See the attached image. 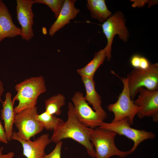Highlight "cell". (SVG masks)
<instances>
[{
    "label": "cell",
    "mask_w": 158,
    "mask_h": 158,
    "mask_svg": "<svg viewBox=\"0 0 158 158\" xmlns=\"http://www.w3.org/2000/svg\"><path fill=\"white\" fill-rule=\"evenodd\" d=\"M128 118H125L118 121L110 123L102 122L99 128L113 131L117 134L123 135L132 140L134 144L130 150L133 153L142 142L148 139H153L155 135L151 131L136 129L130 126Z\"/></svg>",
    "instance_id": "52a82bcc"
},
{
    "label": "cell",
    "mask_w": 158,
    "mask_h": 158,
    "mask_svg": "<svg viewBox=\"0 0 158 158\" xmlns=\"http://www.w3.org/2000/svg\"><path fill=\"white\" fill-rule=\"evenodd\" d=\"M81 80L86 90V95L84 97L85 99L92 105L95 111L105 112L101 105V97L96 90L93 78L82 77Z\"/></svg>",
    "instance_id": "2e32d148"
},
{
    "label": "cell",
    "mask_w": 158,
    "mask_h": 158,
    "mask_svg": "<svg viewBox=\"0 0 158 158\" xmlns=\"http://www.w3.org/2000/svg\"><path fill=\"white\" fill-rule=\"evenodd\" d=\"M3 84L2 82L0 81V102L2 103L3 102L1 99V96L4 91Z\"/></svg>",
    "instance_id": "484cf974"
},
{
    "label": "cell",
    "mask_w": 158,
    "mask_h": 158,
    "mask_svg": "<svg viewBox=\"0 0 158 158\" xmlns=\"http://www.w3.org/2000/svg\"><path fill=\"white\" fill-rule=\"evenodd\" d=\"M76 1L65 0L58 17L49 29V34L50 36H53L56 32L70 23V20L75 18L79 13V9L75 6Z\"/></svg>",
    "instance_id": "5bb4252c"
},
{
    "label": "cell",
    "mask_w": 158,
    "mask_h": 158,
    "mask_svg": "<svg viewBox=\"0 0 158 158\" xmlns=\"http://www.w3.org/2000/svg\"><path fill=\"white\" fill-rule=\"evenodd\" d=\"M102 28L107 40L105 47L107 58L109 61L111 57L112 44L114 36L118 35L120 39L126 42L128 37V33L123 16L119 12L115 13L108 18L102 24Z\"/></svg>",
    "instance_id": "9c48e42d"
},
{
    "label": "cell",
    "mask_w": 158,
    "mask_h": 158,
    "mask_svg": "<svg viewBox=\"0 0 158 158\" xmlns=\"http://www.w3.org/2000/svg\"><path fill=\"white\" fill-rule=\"evenodd\" d=\"M107 57V49H104L95 53L93 58L85 66L78 69L77 73L82 77L93 78L95 73Z\"/></svg>",
    "instance_id": "e0dca14e"
},
{
    "label": "cell",
    "mask_w": 158,
    "mask_h": 158,
    "mask_svg": "<svg viewBox=\"0 0 158 158\" xmlns=\"http://www.w3.org/2000/svg\"><path fill=\"white\" fill-rule=\"evenodd\" d=\"M65 2L64 0H34V3L45 4L54 13L55 18L58 17Z\"/></svg>",
    "instance_id": "44dd1931"
},
{
    "label": "cell",
    "mask_w": 158,
    "mask_h": 158,
    "mask_svg": "<svg viewBox=\"0 0 158 158\" xmlns=\"http://www.w3.org/2000/svg\"><path fill=\"white\" fill-rule=\"evenodd\" d=\"M15 88L17 93L12 100L14 103L16 101L18 102L14 108L16 113L36 106L39 96L47 90L44 80L42 76L26 79L17 84Z\"/></svg>",
    "instance_id": "7a4b0ae2"
},
{
    "label": "cell",
    "mask_w": 158,
    "mask_h": 158,
    "mask_svg": "<svg viewBox=\"0 0 158 158\" xmlns=\"http://www.w3.org/2000/svg\"><path fill=\"white\" fill-rule=\"evenodd\" d=\"M116 135L113 131L99 127L93 129L90 139L95 148L96 158H109L114 156L123 158L133 153L130 150L123 151L117 148L114 141Z\"/></svg>",
    "instance_id": "3957f363"
},
{
    "label": "cell",
    "mask_w": 158,
    "mask_h": 158,
    "mask_svg": "<svg viewBox=\"0 0 158 158\" xmlns=\"http://www.w3.org/2000/svg\"><path fill=\"white\" fill-rule=\"evenodd\" d=\"M67 115L66 121H63L53 130L51 142L56 143L64 139H72L83 145L90 156L96 158L95 151L90 139L93 129L86 127L79 121L71 102L68 104Z\"/></svg>",
    "instance_id": "6da1fadb"
},
{
    "label": "cell",
    "mask_w": 158,
    "mask_h": 158,
    "mask_svg": "<svg viewBox=\"0 0 158 158\" xmlns=\"http://www.w3.org/2000/svg\"><path fill=\"white\" fill-rule=\"evenodd\" d=\"M37 107L35 106L16 114L14 124L18 130L15 132L18 137L24 140H30L44 129L43 125L37 119Z\"/></svg>",
    "instance_id": "8992f818"
},
{
    "label": "cell",
    "mask_w": 158,
    "mask_h": 158,
    "mask_svg": "<svg viewBox=\"0 0 158 158\" xmlns=\"http://www.w3.org/2000/svg\"><path fill=\"white\" fill-rule=\"evenodd\" d=\"M37 119L47 130H53L61 122L63 121L56 116L51 115L46 111L37 116Z\"/></svg>",
    "instance_id": "ffe728a7"
},
{
    "label": "cell",
    "mask_w": 158,
    "mask_h": 158,
    "mask_svg": "<svg viewBox=\"0 0 158 158\" xmlns=\"http://www.w3.org/2000/svg\"><path fill=\"white\" fill-rule=\"evenodd\" d=\"M4 147H1L0 148V158H13L14 156V153L13 152H10L6 154H2V151Z\"/></svg>",
    "instance_id": "d4e9b609"
},
{
    "label": "cell",
    "mask_w": 158,
    "mask_h": 158,
    "mask_svg": "<svg viewBox=\"0 0 158 158\" xmlns=\"http://www.w3.org/2000/svg\"><path fill=\"white\" fill-rule=\"evenodd\" d=\"M17 18L21 25L22 38L29 41L34 36L32 28L34 15L32 11L34 0H17Z\"/></svg>",
    "instance_id": "8fae6325"
},
{
    "label": "cell",
    "mask_w": 158,
    "mask_h": 158,
    "mask_svg": "<svg viewBox=\"0 0 158 158\" xmlns=\"http://www.w3.org/2000/svg\"><path fill=\"white\" fill-rule=\"evenodd\" d=\"M138 97L133 101L139 108L137 114L141 119L145 117H151L154 121H158V90H151L142 87L138 90Z\"/></svg>",
    "instance_id": "30bf717a"
},
{
    "label": "cell",
    "mask_w": 158,
    "mask_h": 158,
    "mask_svg": "<svg viewBox=\"0 0 158 158\" xmlns=\"http://www.w3.org/2000/svg\"><path fill=\"white\" fill-rule=\"evenodd\" d=\"M56 143V146L53 151L47 154H45L43 158H61L62 142L61 141Z\"/></svg>",
    "instance_id": "7402d4cb"
},
{
    "label": "cell",
    "mask_w": 158,
    "mask_h": 158,
    "mask_svg": "<svg viewBox=\"0 0 158 158\" xmlns=\"http://www.w3.org/2000/svg\"><path fill=\"white\" fill-rule=\"evenodd\" d=\"M71 99L77 118L86 127L92 129L98 127L107 118L106 112L94 111L87 102L82 92H75Z\"/></svg>",
    "instance_id": "ba28073f"
},
{
    "label": "cell",
    "mask_w": 158,
    "mask_h": 158,
    "mask_svg": "<svg viewBox=\"0 0 158 158\" xmlns=\"http://www.w3.org/2000/svg\"><path fill=\"white\" fill-rule=\"evenodd\" d=\"M11 139L18 141L22 144L23 154L26 158H43L46 147L51 142L47 134L42 135L33 141L25 140L18 137L14 131Z\"/></svg>",
    "instance_id": "7c38bea8"
},
{
    "label": "cell",
    "mask_w": 158,
    "mask_h": 158,
    "mask_svg": "<svg viewBox=\"0 0 158 158\" xmlns=\"http://www.w3.org/2000/svg\"><path fill=\"white\" fill-rule=\"evenodd\" d=\"M142 56L139 54H135L131 56L130 59V63L134 68H139Z\"/></svg>",
    "instance_id": "603a6c76"
},
{
    "label": "cell",
    "mask_w": 158,
    "mask_h": 158,
    "mask_svg": "<svg viewBox=\"0 0 158 158\" xmlns=\"http://www.w3.org/2000/svg\"><path fill=\"white\" fill-rule=\"evenodd\" d=\"M22 34L21 28L15 25L7 6L0 0V42L5 38H13Z\"/></svg>",
    "instance_id": "4fadbf2b"
},
{
    "label": "cell",
    "mask_w": 158,
    "mask_h": 158,
    "mask_svg": "<svg viewBox=\"0 0 158 158\" xmlns=\"http://www.w3.org/2000/svg\"><path fill=\"white\" fill-rule=\"evenodd\" d=\"M65 104V97L63 95L58 93L45 100V111L51 115H60L61 113V108Z\"/></svg>",
    "instance_id": "d6986e66"
},
{
    "label": "cell",
    "mask_w": 158,
    "mask_h": 158,
    "mask_svg": "<svg viewBox=\"0 0 158 158\" xmlns=\"http://www.w3.org/2000/svg\"><path fill=\"white\" fill-rule=\"evenodd\" d=\"M91 16L101 22H105L112 15L104 0H88L86 5Z\"/></svg>",
    "instance_id": "ac0fdd59"
},
{
    "label": "cell",
    "mask_w": 158,
    "mask_h": 158,
    "mask_svg": "<svg viewBox=\"0 0 158 158\" xmlns=\"http://www.w3.org/2000/svg\"><path fill=\"white\" fill-rule=\"evenodd\" d=\"M11 93L7 92L5 95V99L3 102L2 109L1 111V117L4 124V128L8 141H11L13 135V126L16 114Z\"/></svg>",
    "instance_id": "9a60e30c"
},
{
    "label": "cell",
    "mask_w": 158,
    "mask_h": 158,
    "mask_svg": "<svg viewBox=\"0 0 158 158\" xmlns=\"http://www.w3.org/2000/svg\"><path fill=\"white\" fill-rule=\"evenodd\" d=\"M0 142L5 144L8 143L4 128L0 120Z\"/></svg>",
    "instance_id": "cb8c5ba5"
},
{
    "label": "cell",
    "mask_w": 158,
    "mask_h": 158,
    "mask_svg": "<svg viewBox=\"0 0 158 158\" xmlns=\"http://www.w3.org/2000/svg\"><path fill=\"white\" fill-rule=\"evenodd\" d=\"M126 78L130 96L132 100L140 87L151 90H158V63H151L146 69L134 68L128 74Z\"/></svg>",
    "instance_id": "277c9868"
},
{
    "label": "cell",
    "mask_w": 158,
    "mask_h": 158,
    "mask_svg": "<svg viewBox=\"0 0 158 158\" xmlns=\"http://www.w3.org/2000/svg\"><path fill=\"white\" fill-rule=\"evenodd\" d=\"M120 78L123 85V88L118 99L114 103L109 104L107 107L108 110L113 112L114 118L111 122L118 121L125 118H128L130 125L133 123L135 116L138 111L139 108L132 100L130 96L126 78Z\"/></svg>",
    "instance_id": "5b68a950"
}]
</instances>
